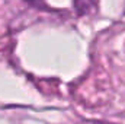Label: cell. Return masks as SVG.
<instances>
[{
  "label": "cell",
  "mask_w": 125,
  "mask_h": 124,
  "mask_svg": "<svg viewBox=\"0 0 125 124\" xmlns=\"http://www.w3.org/2000/svg\"><path fill=\"white\" fill-rule=\"evenodd\" d=\"M93 0H74V6L79 15H84L92 9Z\"/></svg>",
  "instance_id": "obj_1"
},
{
  "label": "cell",
  "mask_w": 125,
  "mask_h": 124,
  "mask_svg": "<svg viewBox=\"0 0 125 124\" xmlns=\"http://www.w3.org/2000/svg\"><path fill=\"white\" fill-rule=\"evenodd\" d=\"M25 1H28V3H32V4H35V3H38V1H41V0H25Z\"/></svg>",
  "instance_id": "obj_2"
}]
</instances>
